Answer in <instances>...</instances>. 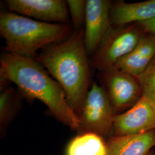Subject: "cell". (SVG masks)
Segmentation results:
<instances>
[{
	"mask_svg": "<svg viewBox=\"0 0 155 155\" xmlns=\"http://www.w3.org/2000/svg\"><path fill=\"white\" fill-rule=\"evenodd\" d=\"M9 11L42 22H70L69 10L63 0H6Z\"/></svg>",
	"mask_w": 155,
	"mask_h": 155,
	"instance_id": "cell-9",
	"label": "cell"
},
{
	"mask_svg": "<svg viewBox=\"0 0 155 155\" xmlns=\"http://www.w3.org/2000/svg\"><path fill=\"white\" fill-rule=\"evenodd\" d=\"M101 72L114 111H127L141 97L142 89L136 78L116 67Z\"/></svg>",
	"mask_w": 155,
	"mask_h": 155,
	"instance_id": "cell-6",
	"label": "cell"
},
{
	"mask_svg": "<svg viewBox=\"0 0 155 155\" xmlns=\"http://www.w3.org/2000/svg\"><path fill=\"white\" fill-rule=\"evenodd\" d=\"M66 155H107L106 144L94 133L79 134L68 144Z\"/></svg>",
	"mask_w": 155,
	"mask_h": 155,
	"instance_id": "cell-13",
	"label": "cell"
},
{
	"mask_svg": "<svg viewBox=\"0 0 155 155\" xmlns=\"http://www.w3.org/2000/svg\"><path fill=\"white\" fill-rule=\"evenodd\" d=\"M147 155H155V152L154 150H150V153Z\"/></svg>",
	"mask_w": 155,
	"mask_h": 155,
	"instance_id": "cell-18",
	"label": "cell"
},
{
	"mask_svg": "<svg viewBox=\"0 0 155 155\" xmlns=\"http://www.w3.org/2000/svg\"><path fill=\"white\" fill-rule=\"evenodd\" d=\"M155 58V37L143 35L136 47L118 61L114 67L137 78L146 70Z\"/></svg>",
	"mask_w": 155,
	"mask_h": 155,
	"instance_id": "cell-11",
	"label": "cell"
},
{
	"mask_svg": "<svg viewBox=\"0 0 155 155\" xmlns=\"http://www.w3.org/2000/svg\"><path fill=\"white\" fill-rule=\"evenodd\" d=\"M136 78L142 89V95L155 100V58L146 70Z\"/></svg>",
	"mask_w": 155,
	"mask_h": 155,
	"instance_id": "cell-16",
	"label": "cell"
},
{
	"mask_svg": "<svg viewBox=\"0 0 155 155\" xmlns=\"http://www.w3.org/2000/svg\"><path fill=\"white\" fill-rule=\"evenodd\" d=\"M34 59L60 84L69 105L79 116L90 90V64L84 29L74 31L64 41L45 48Z\"/></svg>",
	"mask_w": 155,
	"mask_h": 155,
	"instance_id": "cell-2",
	"label": "cell"
},
{
	"mask_svg": "<svg viewBox=\"0 0 155 155\" xmlns=\"http://www.w3.org/2000/svg\"><path fill=\"white\" fill-rule=\"evenodd\" d=\"M142 36L139 27L135 24L111 28L90 59V66L101 72L114 68L136 47Z\"/></svg>",
	"mask_w": 155,
	"mask_h": 155,
	"instance_id": "cell-5",
	"label": "cell"
},
{
	"mask_svg": "<svg viewBox=\"0 0 155 155\" xmlns=\"http://www.w3.org/2000/svg\"><path fill=\"white\" fill-rule=\"evenodd\" d=\"M116 115L106 89L94 82L79 116L77 132L79 134L94 133L101 137L107 136L112 133Z\"/></svg>",
	"mask_w": 155,
	"mask_h": 155,
	"instance_id": "cell-4",
	"label": "cell"
},
{
	"mask_svg": "<svg viewBox=\"0 0 155 155\" xmlns=\"http://www.w3.org/2000/svg\"><path fill=\"white\" fill-rule=\"evenodd\" d=\"M22 95L18 94L13 87H6L1 90L0 94V127L1 132H4L16 113L20 105V97Z\"/></svg>",
	"mask_w": 155,
	"mask_h": 155,
	"instance_id": "cell-14",
	"label": "cell"
},
{
	"mask_svg": "<svg viewBox=\"0 0 155 155\" xmlns=\"http://www.w3.org/2000/svg\"><path fill=\"white\" fill-rule=\"evenodd\" d=\"M107 155H147L155 147V130L111 136L106 143Z\"/></svg>",
	"mask_w": 155,
	"mask_h": 155,
	"instance_id": "cell-10",
	"label": "cell"
},
{
	"mask_svg": "<svg viewBox=\"0 0 155 155\" xmlns=\"http://www.w3.org/2000/svg\"><path fill=\"white\" fill-rule=\"evenodd\" d=\"M0 79L1 87L8 82L16 84L22 95L41 101L59 121L77 131L79 118L69 105L63 89L33 58L3 52L0 58Z\"/></svg>",
	"mask_w": 155,
	"mask_h": 155,
	"instance_id": "cell-1",
	"label": "cell"
},
{
	"mask_svg": "<svg viewBox=\"0 0 155 155\" xmlns=\"http://www.w3.org/2000/svg\"><path fill=\"white\" fill-rule=\"evenodd\" d=\"M155 130V100L142 95L127 111L116 114L112 133L120 136Z\"/></svg>",
	"mask_w": 155,
	"mask_h": 155,
	"instance_id": "cell-7",
	"label": "cell"
},
{
	"mask_svg": "<svg viewBox=\"0 0 155 155\" xmlns=\"http://www.w3.org/2000/svg\"><path fill=\"white\" fill-rule=\"evenodd\" d=\"M66 2L71 14L74 31L83 29L86 20L87 1L68 0Z\"/></svg>",
	"mask_w": 155,
	"mask_h": 155,
	"instance_id": "cell-15",
	"label": "cell"
},
{
	"mask_svg": "<svg viewBox=\"0 0 155 155\" xmlns=\"http://www.w3.org/2000/svg\"><path fill=\"white\" fill-rule=\"evenodd\" d=\"M74 30L67 24L42 22L12 12H1L0 33L5 52L33 58L41 48L68 39Z\"/></svg>",
	"mask_w": 155,
	"mask_h": 155,
	"instance_id": "cell-3",
	"label": "cell"
},
{
	"mask_svg": "<svg viewBox=\"0 0 155 155\" xmlns=\"http://www.w3.org/2000/svg\"><path fill=\"white\" fill-rule=\"evenodd\" d=\"M111 7L110 1H87L84 43L88 56L94 55L112 28Z\"/></svg>",
	"mask_w": 155,
	"mask_h": 155,
	"instance_id": "cell-8",
	"label": "cell"
},
{
	"mask_svg": "<svg viewBox=\"0 0 155 155\" xmlns=\"http://www.w3.org/2000/svg\"><path fill=\"white\" fill-rule=\"evenodd\" d=\"M155 17V0L134 3L120 2L112 6L111 22L120 27L133 22H143Z\"/></svg>",
	"mask_w": 155,
	"mask_h": 155,
	"instance_id": "cell-12",
	"label": "cell"
},
{
	"mask_svg": "<svg viewBox=\"0 0 155 155\" xmlns=\"http://www.w3.org/2000/svg\"><path fill=\"white\" fill-rule=\"evenodd\" d=\"M137 24L145 32L155 38V17Z\"/></svg>",
	"mask_w": 155,
	"mask_h": 155,
	"instance_id": "cell-17",
	"label": "cell"
}]
</instances>
